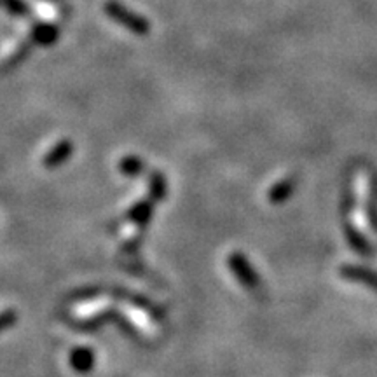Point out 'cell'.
<instances>
[{"instance_id": "obj_1", "label": "cell", "mask_w": 377, "mask_h": 377, "mask_svg": "<svg viewBox=\"0 0 377 377\" xmlns=\"http://www.w3.org/2000/svg\"><path fill=\"white\" fill-rule=\"evenodd\" d=\"M14 313H11V311H6V313H0V330L7 329L9 325H13L14 323Z\"/></svg>"}]
</instances>
